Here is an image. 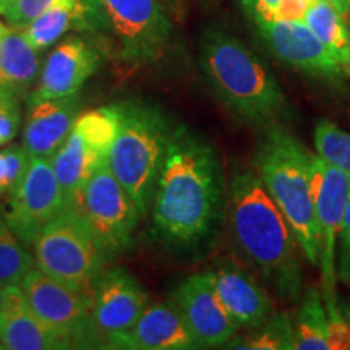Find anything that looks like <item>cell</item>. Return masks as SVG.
Here are the masks:
<instances>
[{
	"label": "cell",
	"mask_w": 350,
	"mask_h": 350,
	"mask_svg": "<svg viewBox=\"0 0 350 350\" xmlns=\"http://www.w3.org/2000/svg\"><path fill=\"white\" fill-rule=\"evenodd\" d=\"M100 55L93 44L80 36H70L57 44L47 55L38 86L26 96V104L75 96L98 72Z\"/></svg>",
	"instance_id": "5bb4252c"
},
{
	"label": "cell",
	"mask_w": 350,
	"mask_h": 350,
	"mask_svg": "<svg viewBox=\"0 0 350 350\" xmlns=\"http://www.w3.org/2000/svg\"><path fill=\"white\" fill-rule=\"evenodd\" d=\"M230 224L239 248L275 294L288 301L299 299V242L260 177L252 170L239 172L232 180Z\"/></svg>",
	"instance_id": "7a4b0ae2"
},
{
	"label": "cell",
	"mask_w": 350,
	"mask_h": 350,
	"mask_svg": "<svg viewBox=\"0 0 350 350\" xmlns=\"http://www.w3.org/2000/svg\"><path fill=\"white\" fill-rule=\"evenodd\" d=\"M33 266L34 256L7 224L5 216H0V282L20 284Z\"/></svg>",
	"instance_id": "4316f807"
},
{
	"label": "cell",
	"mask_w": 350,
	"mask_h": 350,
	"mask_svg": "<svg viewBox=\"0 0 350 350\" xmlns=\"http://www.w3.org/2000/svg\"><path fill=\"white\" fill-rule=\"evenodd\" d=\"M119 57L130 65H148L164 54L172 25L161 0H99Z\"/></svg>",
	"instance_id": "9c48e42d"
},
{
	"label": "cell",
	"mask_w": 350,
	"mask_h": 350,
	"mask_svg": "<svg viewBox=\"0 0 350 350\" xmlns=\"http://www.w3.org/2000/svg\"><path fill=\"white\" fill-rule=\"evenodd\" d=\"M99 0H54L36 20H33L23 34L36 51L54 46L68 31H107Z\"/></svg>",
	"instance_id": "ac0fdd59"
},
{
	"label": "cell",
	"mask_w": 350,
	"mask_h": 350,
	"mask_svg": "<svg viewBox=\"0 0 350 350\" xmlns=\"http://www.w3.org/2000/svg\"><path fill=\"white\" fill-rule=\"evenodd\" d=\"M198 347H222L239 334L240 327L229 317L214 291L208 271L187 275L172 294Z\"/></svg>",
	"instance_id": "7c38bea8"
},
{
	"label": "cell",
	"mask_w": 350,
	"mask_h": 350,
	"mask_svg": "<svg viewBox=\"0 0 350 350\" xmlns=\"http://www.w3.org/2000/svg\"><path fill=\"white\" fill-rule=\"evenodd\" d=\"M106 347L125 350H190L200 349L177 305L150 304L133 326L107 339Z\"/></svg>",
	"instance_id": "2e32d148"
},
{
	"label": "cell",
	"mask_w": 350,
	"mask_h": 350,
	"mask_svg": "<svg viewBox=\"0 0 350 350\" xmlns=\"http://www.w3.org/2000/svg\"><path fill=\"white\" fill-rule=\"evenodd\" d=\"M39 73V51L29 44L23 29L7 26V31L0 39V86L16 96H28Z\"/></svg>",
	"instance_id": "44dd1931"
},
{
	"label": "cell",
	"mask_w": 350,
	"mask_h": 350,
	"mask_svg": "<svg viewBox=\"0 0 350 350\" xmlns=\"http://www.w3.org/2000/svg\"><path fill=\"white\" fill-rule=\"evenodd\" d=\"M229 347L247 350H295L294 321L288 313H273L243 338L232 339Z\"/></svg>",
	"instance_id": "484cf974"
},
{
	"label": "cell",
	"mask_w": 350,
	"mask_h": 350,
	"mask_svg": "<svg viewBox=\"0 0 350 350\" xmlns=\"http://www.w3.org/2000/svg\"><path fill=\"white\" fill-rule=\"evenodd\" d=\"M200 67L224 106L250 124H268L286 107L279 83L253 52L237 38L219 28L204 31L200 44Z\"/></svg>",
	"instance_id": "3957f363"
},
{
	"label": "cell",
	"mask_w": 350,
	"mask_h": 350,
	"mask_svg": "<svg viewBox=\"0 0 350 350\" xmlns=\"http://www.w3.org/2000/svg\"><path fill=\"white\" fill-rule=\"evenodd\" d=\"M304 21L338 60L345 75H350V26L349 18L326 0H313Z\"/></svg>",
	"instance_id": "603a6c76"
},
{
	"label": "cell",
	"mask_w": 350,
	"mask_h": 350,
	"mask_svg": "<svg viewBox=\"0 0 350 350\" xmlns=\"http://www.w3.org/2000/svg\"><path fill=\"white\" fill-rule=\"evenodd\" d=\"M0 344L8 350L73 349L70 339L38 318L20 284H8L7 287V300L0 312Z\"/></svg>",
	"instance_id": "e0dca14e"
},
{
	"label": "cell",
	"mask_w": 350,
	"mask_h": 350,
	"mask_svg": "<svg viewBox=\"0 0 350 350\" xmlns=\"http://www.w3.org/2000/svg\"><path fill=\"white\" fill-rule=\"evenodd\" d=\"M208 273L222 306L240 329H253L273 314L265 288L239 266L222 265Z\"/></svg>",
	"instance_id": "d6986e66"
},
{
	"label": "cell",
	"mask_w": 350,
	"mask_h": 350,
	"mask_svg": "<svg viewBox=\"0 0 350 350\" xmlns=\"http://www.w3.org/2000/svg\"><path fill=\"white\" fill-rule=\"evenodd\" d=\"M38 269L77 291L93 292L106 260L77 211L64 208L33 242Z\"/></svg>",
	"instance_id": "8992f818"
},
{
	"label": "cell",
	"mask_w": 350,
	"mask_h": 350,
	"mask_svg": "<svg viewBox=\"0 0 350 350\" xmlns=\"http://www.w3.org/2000/svg\"><path fill=\"white\" fill-rule=\"evenodd\" d=\"M20 287L38 318L70 339L73 347L103 342L93 321V292L77 291L34 268L25 274Z\"/></svg>",
	"instance_id": "ba28073f"
},
{
	"label": "cell",
	"mask_w": 350,
	"mask_h": 350,
	"mask_svg": "<svg viewBox=\"0 0 350 350\" xmlns=\"http://www.w3.org/2000/svg\"><path fill=\"white\" fill-rule=\"evenodd\" d=\"M70 209L83 217L106 261L129 250L142 217L107 163L96 169Z\"/></svg>",
	"instance_id": "52a82bcc"
},
{
	"label": "cell",
	"mask_w": 350,
	"mask_h": 350,
	"mask_svg": "<svg viewBox=\"0 0 350 350\" xmlns=\"http://www.w3.org/2000/svg\"><path fill=\"white\" fill-rule=\"evenodd\" d=\"M13 2H15V0H0V15H3Z\"/></svg>",
	"instance_id": "d590c367"
},
{
	"label": "cell",
	"mask_w": 350,
	"mask_h": 350,
	"mask_svg": "<svg viewBox=\"0 0 350 350\" xmlns=\"http://www.w3.org/2000/svg\"><path fill=\"white\" fill-rule=\"evenodd\" d=\"M31 156L23 144H8L0 150V198L12 196L23 180Z\"/></svg>",
	"instance_id": "f1b7e54d"
},
{
	"label": "cell",
	"mask_w": 350,
	"mask_h": 350,
	"mask_svg": "<svg viewBox=\"0 0 350 350\" xmlns=\"http://www.w3.org/2000/svg\"><path fill=\"white\" fill-rule=\"evenodd\" d=\"M7 284H2L0 282V312H2L3 305H5V300H7Z\"/></svg>",
	"instance_id": "e575fe53"
},
{
	"label": "cell",
	"mask_w": 350,
	"mask_h": 350,
	"mask_svg": "<svg viewBox=\"0 0 350 350\" xmlns=\"http://www.w3.org/2000/svg\"><path fill=\"white\" fill-rule=\"evenodd\" d=\"M151 204L156 237L175 250L200 247L221 221V161L211 144L185 125L172 129Z\"/></svg>",
	"instance_id": "6da1fadb"
},
{
	"label": "cell",
	"mask_w": 350,
	"mask_h": 350,
	"mask_svg": "<svg viewBox=\"0 0 350 350\" xmlns=\"http://www.w3.org/2000/svg\"><path fill=\"white\" fill-rule=\"evenodd\" d=\"M52 2L54 0H15L2 16L13 28L23 29L33 20H36Z\"/></svg>",
	"instance_id": "4dcf8cb0"
},
{
	"label": "cell",
	"mask_w": 350,
	"mask_h": 350,
	"mask_svg": "<svg viewBox=\"0 0 350 350\" xmlns=\"http://www.w3.org/2000/svg\"><path fill=\"white\" fill-rule=\"evenodd\" d=\"M21 125L18 96L0 86V146H5L16 137Z\"/></svg>",
	"instance_id": "f546056e"
},
{
	"label": "cell",
	"mask_w": 350,
	"mask_h": 350,
	"mask_svg": "<svg viewBox=\"0 0 350 350\" xmlns=\"http://www.w3.org/2000/svg\"><path fill=\"white\" fill-rule=\"evenodd\" d=\"M51 163L60 188H62L65 200L64 208H72L77 203L78 196H80L91 175L107 161H100L86 146L80 133L72 129L62 146L51 157Z\"/></svg>",
	"instance_id": "7402d4cb"
},
{
	"label": "cell",
	"mask_w": 350,
	"mask_h": 350,
	"mask_svg": "<svg viewBox=\"0 0 350 350\" xmlns=\"http://www.w3.org/2000/svg\"><path fill=\"white\" fill-rule=\"evenodd\" d=\"M7 31V26L2 23V21H0V39H2V36H3V33Z\"/></svg>",
	"instance_id": "8d00e7d4"
},
{
	"label": "cell",
	"mask_w": 350,
	"mask_h": 350,
	"mask_svg": "<svg viewBox=\"0 0 350 350\" xmlns=\"http://www.w3.org/2000/svg\"><path fill=\"white\" fill-rule=\"evenodd\" d=\"M314 150L327 164L350 175V130L321 120L314 129Z\"/></svg>",
	"instance_id": "83f0119b"
},
{
	"label": "cell",
	"mask_w": 350,
	"mask_h": 350,
	"mask_svg": "<svg viewBox=\"0 0 350 350\" xmlns=\"http://www.w3.org/2000/svg\"><path fill=\"white\" fill-rule=\"evenodd\" d=\"M326 2H329L332 7L336 8V10H339L342 13L344 16H350V0H326Z\"/></svg>",
	"instance_id": "836d02e7"
},
{
	"label": "cell",
	"mask_w": 350,
	"mask_h": 350,
	"mask_svg": "<svg viewBox=\"0 0 350 350\" xmlns=\"http://www.w3.org/2000/svg\"><path fill=\"white\" fill-rule=\"evenodd\" d=\"M295 350H331L327 312L317 287H308L300 300L294 323Z\"/></svg>",
	"instance_id": "cb8c5ba5"
},
{
	"label": "cell",
	"mask_w": 350,
	"mask_h": 350,
	"mask_svg": "<svg viewBox=\"0 0 350 350\" xmlns=\"http://www.w3.org/2000/svg\"><path fill=\"white\" fill-rule=\"evenodd\" d=\"M150 305V295L125 269L103 271L93 287V321L104 344L137 323Z\"/></svg>",
	"instance_id": "9a60e30c"
},
{
	"label": "cell",
	"mask_w": 350,
	"mask_h": 350,
	"mask_svg": "<svg viewBox=\"0 0 350 350\" xmlns=\"http://www.w3.org/2000/svg\"><path fill=\"white\" fill-rule=\"evenodd\" d=\"M255 25L269 51L292 68L327 80L345 75L338 60L304 20H258Z\"/></svg>",
	"instance_id": "4fadbf2b"
},
{
	"label": "cell",
	"mask_w": 350,
	"mask_h": 350,
	"mask_svg": "<svg viewBox=\"0 0 350 350\" xmlns=\"http://www.w3.org/2000/svg\"><path fill=\"white\" fill-rule=\"evenodd\" d=\"M312 187L314 214L319 235V269H321L323 300L338 301V242L345 204L350 196V175L312 154Z\"/></svg>",
	"instance_id": "30bf717a"
},
{
	"label": "cell",
	"mask_w": 350,
	"mask_h": 350,
	"mask_svg": "<svg viewBox=\"0 0 350 350\" xmlns=\"http://www.w3.org/2000/svg\"><path fill=\"white\" fill-rule=\"evenodd\" d=\"M120 104H109L78 113L73 130L80 133L86 146L100 161L109 159V152L120 129Z\"/></svg>",
	"instance_id": "d4e9b609"
},
{
	"label": "cell",
	"mask_w": 350,
	"mask_h": 350,
	"mask_svg": "<svg viewBox=\"0 0 350 350\" xmlns=\"http://www.w3.org/2000/svg\"><path fill=\"white\" fill-rule=\"evenodd\" d=\"M336 266H338V273L340 278L349 282L350 281V196L347 200V204H345L342 226H340V232H339Z\"/></svg>",
	"instance_id": "1f68e13d"
},
{
	"label": "cell",
	"mask_w": 350,
	"mask_h": 350,
	"mask_svg": "<svg viewBox=\"0 0 350 350\" xmlns=\"http://www.w3.org/2000/svg\"><path fill=\"white\" fill-rule=\"evenodd\" d=\"M279 3L281 0H243L245 10L248 12L253 21L274 20Z\"/></svg>",
	"instance_id": "d6a6232c"
},
{
	"label": "cell",
	"mask_w": 350,
	"mask_h": 350,
	"mask_svg": "<svg viewBox=\"0 0 350 350\" xmlns=\"http://www.w3.org/2000/svg\"><path fill=\"white\" fill-rule=\"evenodd\" d=\"M258 177L286 217L306 261L319 265L312 154L281 126L271 125L256 151Z\"/></svg>",
	"instance_id": "277c9868"
},
{
	"label": "cell",
	"mask_w": 350,
	"mask_h": 350,
	"mask_svg": "<svg viewBox=\"0 0 350 350\" xmlns=\"http://www.w3.org/2000/svg\"><path fill=\"white\" fill-rule=\"evenodd\" d=\"M119 104L120 129L107 164L144 216L151 208L172 129L161 109L137 100Z\"/></svg>",
	"instance_id": "5b68a950"
},
{
	"label": "cell",
	"mask_w": 350,
	"mask_h": 350,
	"mask_svg": "<svg viewBox=\"0 0 350 350\" xmlns=\"http://www.w3.org/2000/svg\"><path fill=\"white\" fill-rule=\"evenodd\" d=\"M0 349H3V347H2V344H0Z\"/></svg>",
	"instance_id": "74e56055"
},
{
	"label": "cell",
	"mask_w": 350,
	"mask_h": 350,
	"mask_svg": "<svg viewBox=\"0 0 350 350\" xmlns=\"http://www.w3.org/2000/svg\"><path fill=\"white\" fill-rule=\"evenodd\" d=\"M78 94L29 104L23 130V146L31 157H51L62 146L80 113Z\"/></svg>",
	"instance_id": "ffe728a7"
},
{
	"label": "cell",
	"mask_w": 350,
	"mask_h": 350,
	"mask_svg": "<svg viewBox=\"0 0 350 350\" xmlns=\"http://www.w3.org/2000/svg\"><path fill=\"white\" fill-rule=\"evenodd\" d=\"M65 200L49 157H31L23 180L10 196L7 224L26 248L38 234L62 213Z\"/></svg>",
	"instance_id": "8fae6325"
}]
</instances>
